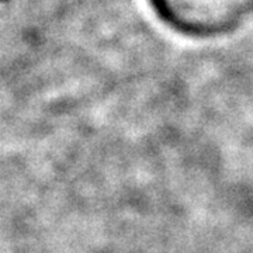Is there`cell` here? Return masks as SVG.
Wrapping results in <instances>:
<instances>
[]
</instances>
